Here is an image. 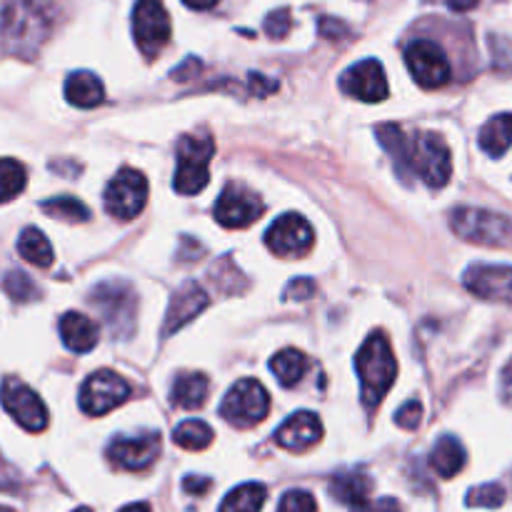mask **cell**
I'll list each match as a JSON object with an SVG mask.
<instances>
[{"mask_svg": "<svg viewBox=\"0 0 512 512\" xmlns=\"http://www.w3.org/2000/svg\"><path fill=\"white\" fill-rule=\"evenodd\" d=\"M53 0H10L0 10V43L10 55L33 58L55 28Z\"/></svg>", "mask_w": 512, "mask_h": 512, "instance_id": "cell-1", "label": "cell"}, {"mask_svg": "<svg viewBox=\"0 0 512 512\" xmlns=\"http://www.w3.org/2000/svg\"><path fill=\"white\" fill-rule=\"evenodd\" d=\"M355 368L360 375V395L365 408H378L398 378V360L385 333H373L355 355Z\"/></svg>", "mask_w": 512, "mask_h": 512, "instance_id": "cell-2", "label": "cell"}, {"mask_svg": "<svg viewBox=\"0 0 512 512\" xmlns=\"http://www.w3.org/2000/svg\"><path fill=\"white\" fill-rule=\"evenodd\" d=\"M213 153L215 143L205 133L183 135L178 140V168H175L173 188L180 195H195L208 185Z\"/></svg>", "mask_w": 512, "mask_h": 512, "instance_id": "cell-3", "label": "cell"}, {"mask_svg": "<svg viewBox=\"0 0 512 512\" xmlns=\"http://www.w3.org/2000/svg\"><path fill=\"white\" fill-rule=\"evenodd\" d=\"M450 228L463 240L475 245H508L512 240V220L508 215L493 213L483 208H458L450 215Z\"/></svg>", "mask_w": 512, "mask_h": 512, "instance_id": "cell-4", "label": "cell"}, {"mask_svg": "<svg viewBox=\"0 0 512 512\" xmlns=\"http://www.w3.org/2000/svg\"><path fill=\"white\" fill-rule=\"evenodd\" d=\"M268 413V390L253 378L238 380V383L228 390L223 405H220V415H223L230 425H238V428H253L260 420L268 418Z\"/></svg>", "mask_w": 512, "mask_h": 512, "instance_id": "cell-5", "label": "cell"}, {"mask_svg": "<svg viewBox=\"0 0 512 512\" xmlns=\"http://www.w3.org/2000/svg\"><path fill=\"white\" fill-rule=\"evenodd\" d=\"M413 170L428 188H443L448 183L453 175V158L443 135H413Z\"/></svg>", "mask_w": 512, "mask_h": 512, "instance_id": "cell-6", "label": "cell"}, {"mask_svg": "<svg viewBox=\"0 0 512 512\" xmlns=\"http://www.w3.org/2000/svg\"><path fill=\"white\" fill-rule=\"evenodd\" d=\"M170 15L160 0H138L133 8V35L140 53L155 58L170 40Z\"/></svg>", "mask_w": 512, "mask_h": 512, "instance_id": "cell-7", "label": "cell"}, {"mask_svg": "<svg viewBox=\"0 0 512 512\" xmlns=\"http://www.w3.org/2000/svg\"><path fill=\"white\" fill-rule=\"evenodd\" d=\"M0 403L28 433H43L48 428V408L23 380L5 378L0 385Z\"/></svg>", "mask_w": 512, "mask_h": 512, "instance_id": "cell-8", "label": "cell"}, {"mask_svg": "<svg viewBox=\"0 0 512 512\" xmlns=\"http://www.w3.org/2000/svg\"><path fill=\"white\" fill-rule=\"evenodd\" d=\"M148 200V180L140 170L123 168L105 188V210L113 218L133 220Z\"/></svg>", "mask_w": 512, "mask_h": 512, "instance_id": "cell-9", "label": "cell"}, {"mask_svg": "<svg viewBox=\"0 0 512 512\" xmlns=\"http://www.w3.org/2000/svg\"><path fill=\"white\" fill-rule=\"evenodd\" d=\"M90 303L100 310L105 323L110 325L115 335H128L135 323V293L128 283L110 280V283L98 285L90 295Z\"/></svg>", "mask_w": 512, "mask_h": 512, "instance_id": "cell-10", "label": "cell"}, {"mask_svg": "<svg viewBox=\"0 0 512 512\" xmlns=\"http://www.w3.org/2000/svg\"><path fill=\"white\" fill-rule=\"evenodd\" d=\"M130 395V385L113 370H98L80 388V410L85 415H108L123 405Z\"/></svg>", "mask_w": 512, "mask_h": 512, "instance_id": "cell-11", "label": "cell"}, {"mask_svg": "<svg viewBox=\"0 0 512 512\" xmlns=\"http://www.w3.org/2000/svg\"><path fill=\"white\" fill-rule=\"evenodd\" d=\"M405 65L420 88H443L450 80V60L433 40H415L405 50Z\"/></svg>", "mask_w": 512, "mask_h": 512, "instance_id": "cell-12", "label": "cell"}, {"mask_svg": "<svg viewBox=\"0 0 512 512\" xmlns=\"http://www.w3.org/2000/svg\"><path fill=\"white\" fill-rule=\"evenodd\" d=\"M315 243L313 228L308 220L298 213H288L275 220L265 233V245L280 258H298L305 255Z\"/></svg>", "mask_w": 512, "mask_h": 512, "instance_id": "cell-13", "label": "cell"}, {"mask_svg": "<svg viewBox=\"0 0 512 512\" xmlns=\"http://www.w3.org/2000/svg\"><path fill=\"white\" fill-rule=\"evenodd\" d=\"M263 210L265 205L260 195H255L245 185L230 183L225 185L218 203H215V218L223 228H248L263 215Z\"/></svg>", "mask_w": 512, "mask_h": 512, "instance_id": "cell-14", "label": "cell"}, {"mask_svg": "<svg viewBox=\"0 0 512 512\" xmlns=\"http://www.w3.org/2000/svg\"><path fill=\"white\" fill-rule=\"evenodd\" d=\"M340 90L350 98H358L363 103H378L388 98V78H385L383 65L375 58L363 60L353 65L340 78Z\"/></svg>", "mask_w": 512, "mask_h": 512, "instance_id": "cell-15", "label": "cell"}, {"mask_svg": "<svg viewBox=\"0 0 512 512\" xmlns=\"http://www.w3.org/2000/svg\"><path fill=\"white\" fill-rule=\"evenodd\" d=\"M160 453V435L158 433H143L135 438H115L108 445V460L120 470H138L150 468Z\"/></svg>", "mask_w": 512, "mask_h": 512, "instance_id": "cell-16", "label": "cell"}, {"mask_svg": "<svg viewBox=\"0 0 512 512\" xmlns=\"http://www.w3.org/2000/svg\"><path fill=\"white\" fill-rule=\"evenodd\" d=\"M463 283L478 298L512 303V265H470Z\"/></svg>", "mask_w": 512, "mask_h": 512, "instance_id": "cell-17", "label": "cell"}, {"mask_svg": "<svg viewBox=\"0 0 512 512\" xmlns=\"http://www.w3.org/2000/svg\"><path fill=\"white\" fill-rule=\"evenodd\" d=\"M323 438V423L315 413L310 410H300L293 418L285 420L283 425L275 433V440H278L280 448L293 450V453H303V450H310L313 445L320 443Z\"/></svg>", "mask_w": 512, "mask_h": 512, "instance_id": "cell-18", "label": "cell"}, {"mask_svg": "<svg viewBox=\"0 0 512 512\" xmlns=\"http://www.w3.org/2000/svg\"><path fill=\"white\" fill-rule=\"evenodd\" d=\"M208 305H210L208 293H205L198 283H185L183 288L173 295V300H170L168 318H165V325H163V335H173L175 330H180L183 325H188L190 320L198 318Z\"/></svg>", "mask_w": 512, "mask_h": 512, "instance_id": "cell-19", "label": "cell"}, {"mask_svg": "<svg viewBox=\"0 0 512 512\" xmlns=\"http://www.w3.org/2000/svg\"><path fill=\"white\" fill-rule=\"evenodd\" d=\"M60 338H63L65 348L73 353H90L98 345V325L83 313H65L60 318Z\"/></svg>", "mask_w": 512, "mask_h": 512, "instance_id": "cell-20", "label": "cell"}, {"mask_svg": "<svg viewBox=\"0 0 512 512\" xmlns=\"http://www.w3.org/2000/svg\"><path fill=\"white\" fill-rule=\"evenodd\" d=\"M378 140L383 143V148L388 150L390 158H393L395 170H398L400 178L405 183H410V175H415L413 170V138L405 135L398 125L388 123L378 128Z\"/></svg>", "mask_w": 512, "mask_h": 512, "instance_id": "cell-21", "label": "cell"}, {"mask_svg": "<svg viewBox=\"0 0 512 512\" xmlns=\"http://www.w3.org/2000/svg\"><path fill=\"white\" fill-rule=\"evenodd\" d=\"M370 493H373V478L360 470H348V473H338L330 480V495L338 503L348 505V508H358V505L368 503Z\"/></svg>", "mask_w": 512, "mask_h": 512, "instance_id": "cell-22", "label": "cell"}, {"mask_svg": "<svg viewBox=\"0 0 512 512\" xmlns=\"http://www.w3.org/2000/svg\"><path fill=\"white\" fill-rule=\"evenodd\" d=\"M65 98L78 108H95L98 103H103L105 88L98 75H93L90 70H78L65 80Z\"/></svg>", "mask_w": 512, "mask_h": 512, "instance_id": "cell-23", "label": "cell"}, {"mask_svg": "<svg viewBox=\"0 0 512 512\" xmlns=\"http://www.w3.org/2000/svg\"><path fill=\"white\" fill-rule=\"evenodd\" d=\"M210 393V380L203 373H183L170 388V400L183 410H198Z\"/></svg>", "mask_w": 512, "mask_h": 512, "instance_id": "cell-24", "label": "cell"}, {"mask_svg": "<svg viewBox=\"0 0 512 512\" xmlns=\"http://www.w3.org/2000/svg\"><path fill=\"white\" fill-rule=\"evenodd\" d=\"M430 468L440 475V478L450 480L465 468V448L460 445L458 438L445 435L435 443L433 453H430Z\"/></svg>", "mask_w": 512, "mask_h": 512, "instance_id": "cell-25", "label": "cell"}, {"mask_svg": "<svg viewBox=\"0 0 512 512\" xmlns=\"http://www.w3.org/2000/svg\"><path fill=\"white\" fill-rule=\"evenodd\" d=\"M512 145V113H500L490 118L480 130V148L493 158H500Z\"/></svg>", "mask_w": 512, "mask_h": 512, "instance_id": "cell-26", "label": "cell"}, {"mask_svg": "<svg viewBox=\"0 0 512 512\" xmlns=\"http://www.w3.org/2000/svg\"><path fill=\"white\" fill-rule=\"evenodd\" d=\"M270 370L283 388H295L308 370V358L300 350L285 348L270 360Z\"/></svg>", "mask_w": 512, "mask_h": 512, "instance_id": "cell-27", "label": "cell"}, {"mask_svg": "<svg viewBox=\"0 0 512 512\" xmlns=\"http://www.w3.org/2000/svg\"><path fill=\"white\" fill-rule=\"evenodd\" d=\"M18 253L35 268H50L53 265V245L48 243L38 228H25L18 238Z\"/></svg>", "mask_w": 512, "mask_h": 512, "instance_id": "cell-28", "label": "cell"}, {"mask_svg": "<svg viewBox=\"0 0 512 512\" xmlns=\"http://www.w3.org/2000/svg\"><path fill=\"white\" fill-rule=\"evenodd\" d=\"M265 498H268L265 485L245 483L240 488H235L233 493H228V498L220 505V512H260L263 510Z\"/></svg>", "mask_w": 512, "mask_h": 512, "instance_id": "cell-29", "label": "cell"}, {"mask_svg": "<svg viewBox=\"0 0 512 512\" xmlns=\"http://www.w3.org/2000/svg\"><path fill=\"white\" fill-rule=\"evenodd\" d=\"M40 208H43L45 215L65 220V223H85V220H90V210L78 198H70V195H58V198L45 200Z\"/></svg>", "mask_w": 512, "mask_h": 512, "instance_id": "cell-30", "label": "cell"}, {"mask_svg": "<svg viewBox=\"0 0 512 512\" xmlns=\"http://www.w3.org/2000/svg\"><path fill=\"white\" fill-rule=\"evenodd\" d=\"M173 440L183 450H205L213 443V430L203 420H185L175 428Z\"/></svg>", "mask_w": 512, "mask_h": 512, "instance_id": "cell-31", "label": "cell"}, {"mask_svg": "<svg viewBox=\"0 0 512 512\" xmlns=\"http://www.w3.org/2000/svg\"><path fill=\"white\" fill-rule=\"evenodd\" d=\"M25 168L13 158H0V203H8L25 188Z\"/></svg>", "mask_w": 512, "mask_h": 512, "instance_id": "cell-32", "label": "cell"}, {"mask_svg": "<svg viewBox=\"0 0 512 512\" xmlns=\"http://www.w3.org/2000/svg\"><path fill=\"white\" fill-rule=\"evenodd\" d=\"M465 503H468L470 508H500V505L505 503V490L503 485L498 483L480 485V488L470 490Z\"/></svg>", "mask_w": 512, "mask_h": 512, "instance_id": "cell-33", "label": "cell"}, {"mask_svg": "<svg viewBox=\"0 0 512 512\" xmlns=\"http://www.w3.org/2000/svg\"><path fill=\"white\" fill-rule=\"evenodd\" d=\"M5 290H8L10 298L18 300V303H28V300H35L40 295L38 285H35L28 275L20 273V270H13V273L5 278Z\"/></svg>", "mask_w": 512, "mask_h": 512, "instance_id": "cell-34", "label": "cell"}, {"mask_svg": "<svg viewBox=\"0 0 512 512\" xmlns=\"http://www.w3.org/2000/svg\"><path fill=\"white\" fill-rule=\"evenodd\" d=\"M278 512H318V503L310 493L305 490H290V493L283 495L280 500Z\"/></svg>", "mask_w": 512, "mask_h": 512, "instance_id": "cell-35", "label": "cell"}, {"mask_svg": "<svg viewBox=\"0 0 512 512\" xmlns=\"http://www.w3.org/2000/svg\"><path fill=\"white\" fill-rule=\"evenodd\" d=\"M290 28H293V18H290L288 8L273 10V13L265 18V33H268L270 38H285V35L290 33Z\"/></svg>", "mask_w": 512, "mask_h": 512, "instance_id": "cell-36", "label": "cell"}, {"mask_svg": "<svg viewBox=\"0 0 512 512\" xmlns=\"http://www.w3.org/2000/svg\"><path fill=\"white\" fill-rule=\"evenodd\" d=\"M420 420H423V405H420L418 400H410V403H405L403 408L395 413V423L405 430H415L420 425Z\"/></svg>", "mask_w": 512, "mask_h": 512, "instance_id": "cell-37", "label": "cell"}, {"mask_svg": "<svg viewBox=\"0 0 512 512\" xmlns=\"http://www.w3.org/2000/svg\"><path fill=\"white\" fill-rule=\"evenodd\" d=\"M315 295V280L310 278H298L290 280L288 288H285V300H308Z\"/></svg>", "mask_w": 512, "mask_h": 512, "instance_id": "cell-38", "label": "cell"}, {"mask_svg": "<svg viewBox=\"0 0 512 512\" xmlns=\"http://www.w3.org/2000/svg\"><path fill=\"white\" fill-rule=\"evenodd\" d=\"M355 512H403V508H400V503L395 498H380L358 505Z\"/></svg>", "mask_w": 512, "mask_h": 512, "instance_id": "cell-39", "label": "cell"}, {"mask_svg": "<svg viewBox=\"0 0 512 512\" xmlns=\"http://www.w3.org/2000/svg\"><path fill=\"white\" fill-rule=\"evenodd\" d=\"M248 83H250V90H253V95H260V98H265V95H270L278 90V80L265 78V75H260V73L250 75Z\"/></svg>", "mask_w": 512, "mask_h": 512, "instance_id": "cell-40", "label": "cell"}, {"mask_svg": "<svg viewBox=\"0 0 512 512\" xmlns=\"http://www.w3.org/2000/svg\"><path fill=\"white\" fill-rule=\"evenodd\" d=\"M320 35H325V38H343V35H348V28H345V23H340V20L335 18H320Z\"/></svg>", "mask_w": 512, "mask_h": 512, "instance_id": "cell-41", "label": "cell"}, {"mask_svg": "<svg viewBox=\"0 0 512 512\" xmlns=\"http://www.w3.org/2000/svg\"><path fill=\"white\" fill-rule=\"evenodd\" d=\"M210 485H213V480L198 478V475H190V478L183 480V490L190 495H205L210 490Z\"/></svg>", "mask_w": 512, "mask_h": 512, "instance_id": "cell-42", "label": "cell"}, {"mask_svg": "<svg viewBox=\"0 0 512 512\" xmlns=\"http://www.w3.org/2000/svg\"><path fill=\"white\" fill-rule=\"evenodd\" d=\"M500 393H503V400L512 405V363L503 370V383H500Z\"/></svg>", "mask_w": 512, "mask_h": 512, "instance_id": "cell-43", "label": "cell"}, {"mask_svg": "<svg viewBox=\"0 0 512 512\" xmlns=\"http://www.w3.org/2000/svg\"><path fill=\"white\" fill-rule=\"evenodd\" d=\"M478 3L480 0H448L450 8L458 10V13H468V10H473Z\"/></svg>", "mask_w": 512, "mask_h": 512, "instance_id": "cell-44", "label": "cell"}, {"mask_svg": "<svg viewBox=\"0 0 512 512\" xmlns=\"http://www.w3.org/2000/svg\"><path fill=\"white\" fill-rule=\"evenodd\" d=\"M183 3L193 10H210L213 5H218V0H183Z\"/></svg>", "mask_w": 512, "mask_h": 512, "instance_id": "cell-45", "label": "cell"}, {"mask_svg": "<svg viewBox=\"0 0 512 512\" xmlns=\"http://www.w3.org/2000/svg\"><path fill=\"white\" fill-rule=\"evenodd\" d=\"M120 512H150V508L145 503H135V505H128V508H123Z\"/></svg>", "mask_w": 512, "mask_h": 512, "instance_id": "cell-46", "label": "cell"}, {"mask_svg": "<svg viewBox=\"0 0 512 512\" xmlns=\"http://www.w3.org/2000/svg\"><path fill=\"white\" fill-rule=\"evenodd\" d=\"M75 512H90L88 508H80V510H75Z\"/></svg>", "mask_w": 512, "mask_h": 512, "instance_id": "cell-47", "label": "cell"}, {"mask_svg": "<svg viewBox=\"0 0 512 512\" xmlns=\"http://www.w3.org/2000/svg\"><path fill=\"white\" fill-rule=\"evenodd\" d=\"M0 512H13L10 508H0Z\"/></svg>", "mask_w": 512, "mask_h": 512, "instance_id": "cell-48", "label": "cell"}]
</instances>
